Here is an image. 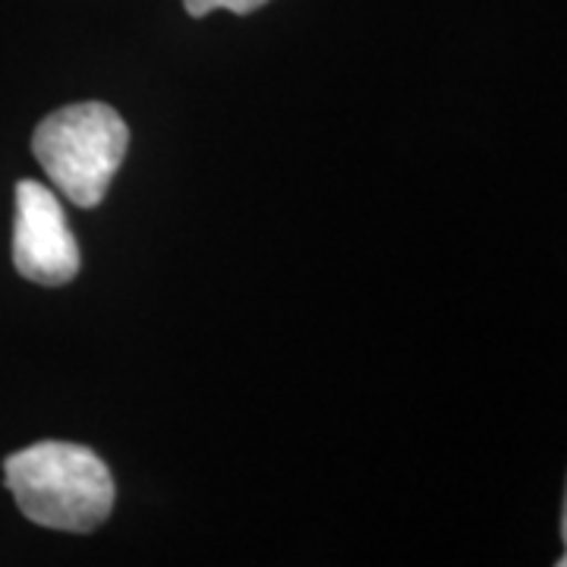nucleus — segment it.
<instances>
[{
	"label": "nucleus",
	"instance_id": "nucleus-3",
	"mask_svg": "<svg viewBox=\"0 0 567 567\" xmlns=\"http://www.w3.org/2000/svg\"><path fill=\"white\" fill-rule=\"evenodd\" d=\"M13 265L25 281L63 287L80 275L82 252L61 199L39 181L17 183Z\"/></svg>",
	"mask_w": 567,
	"mask_h": 567
},
{
	"label": "nucleus",
	"instance_id": "nucleus-1",
	"mask_svg": "<svg viewBox=\"0 0 567 567\" xmlns=\"http://www.w3.org/2000/svg\"><path fill=\"white\" fill-rule=\"evenodd\" d=\"M3 486L22 514L44 529L92 533L117 502L102 457L73 442H35L3 461Z\"/></svg>",
	"mask_w": 567,
	"mask_h": 567
},
{
	"label": "nucleus",
	"instance_id": "nucleus-2",
	"mask_svg": "<svg viewBox=\"0 0 567 567\" xmlns=\"http://www.w3.org/2000/svg\"><path fill=\"white\" fill-rule=\"evenodd\" d=\"M130 148V126L104 102L66 104L32 133V155L63 196L80 208L102 205Z\"/></svg>",
	"mask_w": 567,
	"mask_h": 567
},
{
	"label": "nucleus",
	"instance_id": "nucleus-4",
	"mask_svg": "<svg viewBox=\"0 0 567 567\" xmlns=\"http://www.w3.org/2000/svg\"><path fill=\"white\" fill-rule=\"evenodd\" d=\"M265 3H268V0H183L186 13L196 17V20H203L208 13H215V10H230V13H237V17H246V13L259 10Z\"/></svg>",
	"mask_w": 567,
	"mask_h": 567
},
{
	"label": "nucleus",
	"instance_id": "nucleus-5",
	"mask_svg": "<svg viewBox=\"0 0 567 567\" xmlns=\"http://www.w3.org/2000/svg\"><path fill=\"white\" fill-rule=\"evenodd\" d=\"M561 539H565V555H561L555 565L567 567V488H565V511H561Z\"/></svg>",
	"mask_w": 567,
	"mask_h": 567
}]
</instances>
